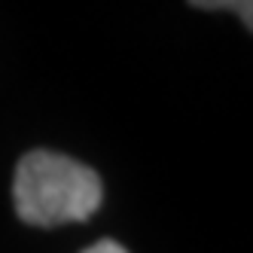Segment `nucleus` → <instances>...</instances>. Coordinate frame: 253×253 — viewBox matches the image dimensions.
<instances>
[{
	"label": "nucleus",
	"instance_id": "obj_1",
	"mask_svg": "<svg viewBox=\"0 0 253 253\" xmlns=\"http://www.w3.org/2000/svg\"><path fill=\"white\" fill-rule=\"evenodd\" d=\"M12 202L28 226L55 229L83 223L101 208V177L77 159L34 150L15 165Z\"/></svg>",
	"mask_w": 253,
	"mask_h": 253
},
{
	"label": "nucleus",
	"instance_id": "obj_2",
	"mask_svg": "<svg viewBox=\"0 0 253 253\" xmlns=\"http://www.w3.org/2000/svg\"><path fill=\"white\" fill-rule=\"evenodd\" d=\"M83 253H128V250H125L122 244H116V241H110V238H107V241H98V244H92V247H88V250H83Z\"/></svg>",
	"mask_w": 253,
	"mask_h": 253
}]
</instances>
